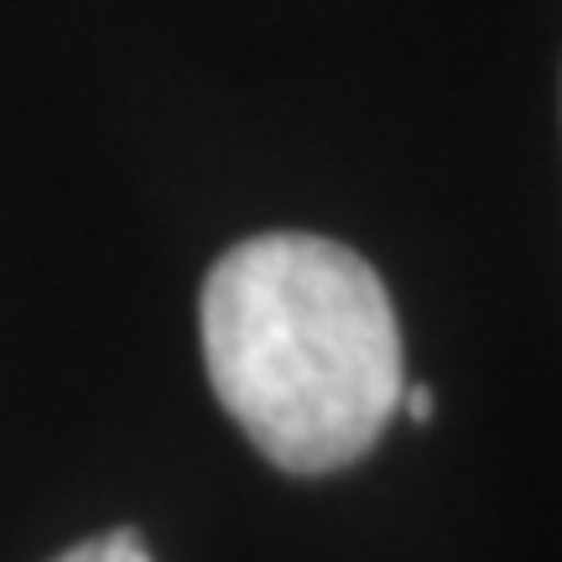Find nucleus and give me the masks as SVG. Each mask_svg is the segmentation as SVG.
Returning a JSON list of instances; mask_svg holds the SVG:
<instances>
[{
    "label": "nucleus",
    "mask_w": 562,
    "mask_h": 562,
    "mask_svg": "<svg viewBox=\"0 0 562 562\" xmlns=\"http://www.w3.org/2000/svg\"><path fill=\"white\" fill-rule=\"evenodd\" d=\"M203 364L286 474L364 459L402 406V328L381 277L323 235H256L203 281Z\"/></svg>",
    "instance_id": "nucleus-1"
},
{
    "label": "nucleus",
    "mask_w": 562,
    "mask_h": 562,
    "mask_svg": "<svg viewBox=\"0 0 562 562\" xmlns=\"http://www.w3.org/2000/svg\"><path fill=\"white\" fill-rule=\"evenodd\" d=\"M53 562H151V552H146V542H140L131 526H121V531H110V537L79 542L74 552H63V558H53Z\"/></svg>",
    "instance_id": "nucleus-2"
},
{
    "label": "nucleus",
    "mask_w": 562,
    "mask_h": 562,
    "mask_svg": "<svg viewBox=\"0 0 562 562\" xmlns=\"http://www.w3.org/2000/svg\"><path fill=\"white\" fill-rule=\"evenodd\" d=\"M396 412H406L412 422H427L432 417V391L427 385H402V406Z\"/></svg>",
    "instance_id": "nucleus-3"
}]
</instances>
